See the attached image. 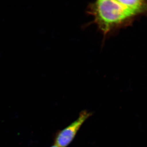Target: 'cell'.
Masks as SVG:
<instances>
[{
  "mask_svg": "<svg viewBox=\"0 0 147 147\" xmlns=\"http://www.w3.org/2000/svg\"><path fill=\"white\" fill-rule=\"evenodd\" d=\"M89 13L105 34L122 26L138 15L133 1L100 0L92 3Z\"/></svg>",
  "mask_w": 147,
  "mask_h": 147,
  "instance_id": "1",
  "label": "cell"
},
{
  "mask_svg": "<svg viewBox=\"0 0 147 147\" xmlns=\"http://www.w3.org/2000/svg\"><path fill=\"white\" fill-rule=\"evenodd\" d=\"M92 114V113L87 110L81 111L76 120L64 128L56 132L54 137L55 144L59 147H68L73 142L83 124Z\"/></svg>",
  "mask_w": 147,
  "mask_h": 147,
  "instance_id": "2",
  "label": "cell"
},
{
  "mask_svg": "<svg viewBox=\"0 0 147 147\" xmlns=\"http://www.w3.org/2000/svg\"><path fill=\"white\" fill-rule=\"evenodd\" d=\"M59 147V146H57V145L54 144L53 145V146H51V147Z\"/></svg>",
  "mask_w": 147,
  "mask_h": 147,
  "instance_id": "3",
  "label": "cell"
}]
</instances>
